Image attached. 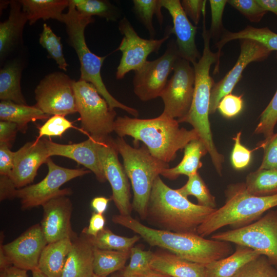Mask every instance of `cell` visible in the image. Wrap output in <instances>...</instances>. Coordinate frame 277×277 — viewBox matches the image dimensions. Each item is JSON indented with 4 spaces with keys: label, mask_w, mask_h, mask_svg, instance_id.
I'll return each mask as SVG.
<instances>
[{
    "label": "cell",
    "mask_w": 277,
    "mask_h": 277,
    "mask_svg": "<svg viewBox=\"0 0 277 277\" xmlns=\"http://www.w3.org/2000/svg\"><path fill=\"white\" fill-rule=\"evenodd\" d=\"M114 132L121 137L131 136L135 143L141 141L153 156L167 163L173 161L177 152L187 144L200 138L193 128H181L177 120L162 114L149 119L118 116L114 121Z\"/></svg>",
    "instance_id": "1"
},
{
    "label": "cell",
    "mask_w": 277,
    "mask_h": 277,
    "mask_svg": "<svg viewBox=\"0 0 277 277\" xmlns=\"http://www.w3.org/2000/svg\"><path fill=\"white\" fill-rule=\"evenodd\" d=\"M112 222L137 233L151 246L167 250L187 260L206 265L232 253L229 242L207 239L197 233L173 232L149 227L131 215L117 214Z\"/></svg>",
    "instance_id": "2"
},
{
    "label": "cell",
    "mask_w": 277,
    "mask_h": 277,
    "mask_svg": "<svg viewBox=\"0 0 277 277\" xmlns=\"http://www.w3.org/2000/svg\"><path fill=\"white\" fill-rule=\"evenodd\" d=\"M203 16L202 35L204 49L200 60L192 64L195 72L192 102L187 114L177 121L179 123L189 124L197 132L200 139L207 149L216 172L222 176L225 157L215 147L209 120L211 91L215 84L213 78L210 75V69L211 66L214 64V74L219 72L220 58L217 52H212L210 49L211 38L206 26V13H204Z\"/></svg>",
    "instance_id": "3"
},
{
    "label": "cell",
    "mask_w": 277,
    "mask_h": 277,
    "mask_svg": "<svg viewBox=\"0 0 277 277\" xmlns=\"http://www.w3.org/2000/svg\"><path fill=\"white\" fill-rule=\"evenodd\" d=\"M215 209L192 203L167 186L159 175L151 191L147 218L164 230L197 233L199 226Z\"/></svg>",
    "instance_id": "4"
},
{
    "label": "cell",
    "mask_w": 277,
    "mask_h": 277,
    "mask_svg": "<svg viewBox=\"0 0 277 277\" xmlns=\"http://www.w3.org/2000/svg\"><path fill=\"white\" fill-rule=\"evenodd\" d=\"M225 204L211 213L201 224L196 233L203 237L230 226L232 229L247 226L277 207V194L258 196L249 194L244 183L229 185L225 191Z\"/></svg>",
    "instance_id": "5"
},
{
    "label": "cell",
    "mask_w": 277,
    "mask_h": 277,
    "mask_svg": "<svg viewBox=\"0 0 277 277\" xmlns=\"http://www.w3.org/2000/svg\"><path fill=\"white\" fill-rule=\"evenodd\" d=\"M92 17L80 14L69 0L68 12L63 13V23L66 26L68 44L74 49L80 62V80L93 84L111 109L118 108L137 117L138 111L116 100L108 91L101 76V68L106 56H99L92 52L87 45L85 30L92 23Z\"/></svg>",
    "instance_id": "6"
},
{
    "label": "cell",
    "mask_w": 277,
    "mask_h": 277,
    "mask_svg": "<svg viewBox=\"0 0 277 277\" xmlns=\"http://www.w3.org/2000/svg\"><path fill=\"white\" fill-rule=\"evenodd\" d=\"M114 141L131 184L132 209L142 219H146L154 181L165 169L169 167V164L153 156L144 145L139 148L133 147L119 136Z\"/></svg>",
    "instance_id": "7"
},
{
    "label": "cell",
    "mask_w": 277,
    "mask_h": 277,
    "mask_svg": "<svg viewBox=\"0 0 277 277\" xmlns=\"http://www.w3.org/2000/svg\"><path fill=\"white\" fill-rule=\"evenodd\" d=\"M81 131L89 137L102 141L114 131L116 115L106 101L90 83L79 80L73 82Z\"/></svg>",
    "instance_id": "8"
},
{
    "label": "cell",
    "mask_w": 277,
    "mask_h": 277,
    "mask_svg": "<svg viewBox=\"0 0 277 277\" xmlns=\"http://www.w3.org/2000/svg\"><path fill=\"white\" fill-rule=\"evenodd\" d=\"M211 239L256 250L277 269V209L269 210L247 226L213 233Z\"/></svg>",
    "instance_id": "9"
},
{
    "label": "cell",
    "mask_w": 277,
    "mask_h": 277,
    "mask_svg": "<svg viewBox=\"0 0 277 277\" xmlns=\"http://www.w3.org/2000/svg\"><path fill=\"white\" fill-rule=\"evenodd\" d=\"M48 173L44 179L35 184L17 189L16 197L21 200V208L27 210L42 206L50 200L72 194L71 189H60L67 182L89 173L83 169H69L55 164L49 157L46 163Z\"/></svg>",
    "instance_id": "10"
},
{
    "label": "cell",
    "mask_w": 277,
    "mask_h": 277,
    "mask_svg": "<svg viewBox=\"0 0 277 277\" xmlns=\"http://www.w3.org/2000/svg\"><path fill=\"white\" fill-rule=\"evenodd\" d=\"M179 57L176 42L172 39L162 56L153 61H147L140 69L135 71L133 90L141 101L147 102L161 96Z\"/></svg>",
    "instance_id": "11"
},
{
    "label": "cell",
    "mask_w": 277,
    "mask_h": 277,
    "mask_svg": "<svg viewBox=\"0 0 277 277\" xmlns=\"http://www.w3.org/2000/svg\"><path fill=\"white\" fill-rule=\"evenodd\" d=\"M74 80L65 73L54 72L45 76L34 90L35 106L49 115L66 116L77 112Z\"/></svg>",
    "instance_id": "12"
},
{
    "label": "cell",
    "mask_w": 277,
    "mask_h": 277,
    "mask_svg": "<svg viewBox=\"0 0 277 277\" xmlns=\"http://www.w3.org/2000/svg\"><path fill=\"white\" fill-rule=\"evenodd\" d=\"M173 71L172 76L160 96L164 105L162 114L179 120L185 117L190 109L195 72L190 63L181 57L176 61Z\"/></svg>",
    "instance_id": "13"
},
{
    "label": "cell",
    "mask_w": 277,
    "mask_h": 277,
    "mask_svg": "<svg viewBox=\"0 0 277 277\" xmlns=\"http://www.w3.org/2000/svg\"><path fill=\"white\" fill-rule=\"evenodd\" d=\"M118 29L123 37L117 49L122 53L116 72L117 80L124 78L130 71L140 69L147 61L148 55L152 52L157 53L171 34L169 27H167L164 36L160 39L143 38L137 34L126 17L119 22Z\"/></svg>",
    "instance_id": "14"
},
{
    "label": "cell",
    "mask_w": 277,
    "mask_h": 277,
    "mask_svg": "<svg viewBox=\"0 0 277 277\" xmlns=\"http://www.w3.org/2000/svg\"><path fill=\"white\" fill-rule=\"evenodd\" d=\"M114 139L110 136L100 143L98 154L106 180L112 189V199L120 214L130 215L132 209L128 177L120 162Z\"/></svg>",
    "instance_id": "15"
},
{
    "label": "cell",
    "mask_w": 277,
    "mask_h": 277,
    "mask_svg": "<svg viewBox=\"0 0 277 277\" xmlns=\"http://www.w3.org/2000/svg\"><path fill=\"white\" fill-rule=\"evenodd\" d=\"M4 233H1V247L10 264L26 270L37 269L39 259L48 244L39 224L32 225L12 242L3 245Z\"/></svg>",
    "instance_id": "16"
},
{
    "label": "cell",
    "mask_w": 277,
    "mask_h": 277,
    "mask_svg": "<svg viewBox=\"0 0 277 277\" xmlns=\"http://www.w3.org/2000/svg\"><path fill=\"white\" fill-rule=\"evenodd\" d=\"M240 49V54L233 68L222 80L215 83L212 88L210 114L215 112L220 101L224 96L231 93L247 65L253 62L266 59L272 52L260 43L250 39H241Z\"/></svg>",
    "instance_id": "17"
},
{
    "label": "cell",
    "mask_w": 277,
    "mask_h": 277,
    "mask_svg": "<svg viewBox=\"0 0 277 277\" xmlns=\"http://www.w3.org/2000/svg\"><path fill=\"white\" fill-rule=\"evenodd\" d=\"M42 206L41 226L48 243L67 238L73 240L78 236L72 228V204L67 196L52 199Z\"/></svg>",
    "instance_id": "18"
},
{
    "label": "cell",
    "mask_w": 277,
    "mask_h": 277,
    "mask_svg": "<svg viewBox=\"0 0 277 277\" xmlns=\"http://www.w3.org/2000/svg\"><path fill=\"white\" fill-rule=\"evenodd\" d=\"M50 157L45 138L29 142L15 152L10 178L17 189L30 185L39 167Z\"/></svg>",
    "instance_id": "19"
},
{
    "label": "cell",
    "mask_w": 277,
    "mask_h": 277,
    "mask_svg": "<svg viewBox=\"0 0 277 277\" xmlns=\"http://www.w3.org/2000/svg\"><path fill=\"white\" fill-rule=\"evenodd\" d=\"M161 4L172 17L173 27H170V32L176 36L180 56L192 64L197 62L201 57L195 41L197 27L190 22L180 1L161 0Z\"/></svg>",
    "instance_id": "20"
},
{
    "label": "cell",
    "mask_w": 277,
    "mask_h": 277,
    "mask_svg": "<svg viewBox=\"0 0 277 277\" xmlns=\"http://www.w3.org/2000/svg\"><path fill=\"white\" fill-rule=\"evenodd\" d=\"M49 155L68 157L83 165L92 172L101 183L107 181L98 154L101 141L92 137L82 142L72 144H61L45 138Z\"/></svg>",
    "instance_id": "21"
},
{
    "label": "cell",
    "mask_w": 277,
    "mask_h": 277,
    "mask_svg": "<svg viewBox=\"0 0 277 277\" xmlns=\"http://www.w3.org/2000/svg\"><path fill=\"white\" fill-rule=\"evenodd\" d=\"M8 18L0 23V60L1 62L22 43L24 26L28 21L19 1L9 2Z\"/></svg>",
    "instance_id": "22"
},
{
    "label": "cell",
    "mask_w": 277,
    "mask_h": 277,
    "mask_svg": "<svg viewBox=\"0 0 277 277\" xmlns=\"http://www.w3.org/2000/svg\"><path fill=\"white\" fill-rule=\"evenodd\" d=\"M72 242L61 277H92L94 247L89 236L81 233Z\"/></svg>",
    "instance_id": "23"
},
{
    "label": "cell",
    "mask_w": 277,
    "mask_h": 277,
    "mask_svg": "<svg viewBox=\"0 0 277 277\" xmlns=\"http://www.w3.org/2000/svg\"><path fill=\"white\" fill-rule=\"evenodd\" d=\"M151 269L170 277H206L205 265L193 262L170 252L154 253Z\"/></svg>",
    "instance_id": "24"
},
{
    "label": "cell",
    "mask_w": 277,
    "mask_h": 277,
    "mask_svg": "<svg viewBox=\"0 0 277 277\" xmlns=\"http://www.w3.org/2000/svg\"><path fill=\"white\" fill-rule=\"evenodd\" d=\"M260 255L250 248L236 245L235 250L229 255L205 265L206 277H233L245 264Z\"/></svg>",
    "instance_id": "25"
},
{
    "label": "cell",
    "mask_w": 277,
    "mask_h": 277,
    "mask_svg": "<svg viewBox=\"0 0 277 277\" xmlns=\"http://www.w3.org/2000/svg\"><path fill=\"white\" fill-rule=\"evenodd\" d=\"M72 243L68 238L48 243L41 253L37 269L48 277H61Z\"/></svg>",
    "instance_id": "26"
},
{
    "label": "cell",
    "mask_w": 277,
    "mask_h": 277,
    "mask_svg": "<svg viewBox=\"0 0 277 277\" xmlns=\"http://www.w3.org/2000/svg\"><path fill=\"white\" fill-rule=\"evenodd\" d=\"M23 66L22 61L14 59L8 61L0 70L1 101L27 105L21 87Z\"/></svg>",
    "instance_id": "27"
},
{
    "label": "cell",
    "mask_w": 277,
    "mask_h": 277,
    "mask_svg": "<svg viewBox=\"0 0 277 277\" xmlns=\"http://www.w3.org/2000/svg\"><path fill=\"white\" fill-rule=\"evenodd\" d=\"M208 153L203 142L199 138L191 141L184 148V156L182 161L176 166L165 169L162 175L174 180L181 175L188 177L197 172L202 167L201 158Z\"/></svg>",
    "instance_id": "28"
},
{
    "label": "cell",
    "mask_w": 277,
    "mask_h": 277,
    "mask_svg": "<svg viewBox=\"0 0 277 277\" xmlns=\"http://www.w3.org/2000/svg\"><path fill=\"white\" fill-rule=\"evenodd\" d=\"M50 115L45 113L35 105L18 104L10 101H1L0 119L16 124L18 130L25 133L28 124L36 120L49 118Z\"/></svg>",
    "instance_id": "29"
},
{
    "label": "cell",
    "mask_w": 277,
    "mask_h": 277,
    "mask_svg": "<svg viewBox=\"0 0 277 277\" xmlns=\"http://www.w3.org/2000/svg\"><path fill=\"white\" fill-rule=\"evenodd\" d=\"M30 25L38 20L53 19L63 23V11L69 5V0H20Z\"/></svg>",
    "instance_id": "30"
},
{
    "label": "cell",
    "mask_w": 277,
    "mask_h": 277,
    "mask_svg": "<svg viewBox=\"0 0 277 277\" xmlns=\"http://www.w3.org/2000/svg\"><path fill=\"white\" fill-rule=\"evenodd\" d=\"M243 39L256 41L271 51H277V33L273 32L267 27L255 28L248 25L238 32H233L226 30L223 31L221 39L216 43L219 56L221 57V50L228 42Z\"/></svg>",
    "instance_id": "31"
},
{
    "label": "cell",
    "mask_w": 277,
    "mask_h": 277,
    "mask_svg": "<svg viewBox=\"0 0 277 277\" xmlns=\"http://www.w3.org/2000/svg\"><path fill=\"white\" fill-rule=\"evenodd\" d=\"M247 192L258 196L277 194V169H259L249 173L244 183Z\"/></svg>",
    "instance_id": "32"
},
{
    "label": "cell",
    "mask_w": 277,
    "mask_h": 277,
    "mask_svg": "<svg viewBox=\"0 0 277 277\" xmlns=\"http://www.w3.org/2000/svg\"><path fill=\"white\" fill-rule=\"evenodd\" d=\"M129 256L130 251L105 250L94 247V273L100 276L107 277L114 272L123 269Z\"/></svg>",
    "instance_id": "33"
},
{
    "label": "cell",
    "mask_w": 277,
    "mask_h": 277,
    "mask_svg": "<svg viewBox=\"0 0 277 277\" xmlns=\"http://www.w3.org/2000/svg\"><path fill=\"white\" fill-rule=\"evenodd\" d=\"M89 238L95 248L105 250L129 251L141 237L138 235H135L132 237L118 235L112 232L109 229L105 228L96 236H89Z\"/></svg>",
    "instance_id": "34"
},
{
    "label": "cell",
    "mask_w": 277,
    "mask_h": 277,
    "mask_svg": "<svg viewBox=\"0 0 277 277\" xmlns=\"http://www.w3.org/2000/svg\"><path fill=\"white\" fill-rule=\"evenodd\" d=\"M188 177L186 183L176 190L186 198L190 195L194 196L200 206L215 209V197L211 194L199 173L197 172Z\"/></svg>",
    "instance_id": "35"
},
{
    "label": "cell",
    "mask_w": 277,
    "mask_h": 277,
    "mask_svg": "<svg viewBox=\"0 0 277 277\" xmlns=\"http://www.w3.org/2000/svg\"><path fill=\"white\" fill-rule=\"evenodd\" d=\"M77 11L81 14L92 17L96 15L107 21H116L120 10L110 2L104 0H72Z\"/></svg>",
    "instance_id": "36"
},
{
    "label": "cell",
    "mask_w": 277,
    "mask_h": 277,
    "mask_svg": "<svg viewBox=\"0 0 277 277\" xmlns=\"http://www.w3.org/2000/svg\"><path fill=\"white\" fill-rule=\"evenodd\" d=\"M132 3L134 13L148 31L150 39H154L155 31L152 24L153 15H156L161 26L164 21L161 0H133Z\"/></svg>",
    "instance_id": "37"
},
{
    "label": "cell",
    "mask_w": 277,
    "mask_h": 277,
    "mask_svg": "<svg viewBox=\"0 0 277 277\" xmlns=\"http://www.w3.org/2000/svg\"><path fill=\"white\" fill-rule=\"evenodd\" d=\"M39 43L46 50L49 56L56 62L58 68L66 71L68 64L63 54L61 38L57 36L50 26L45 23L39 35Z\"/></svg>",
    "instance_id": "38"
},
{
    "label": "cell",
    "mask_w": 277,
    "mask_h": 277,
    "mask_svg": "<svg viewBox=\"0 0 277 277\" xmlns=\"http://www.w3.org/2000/svg\"><path fill=\"white\" fill-rule=\"evenodd\" d=\"M153 254L150 250L133 246L130 250V262L125 267L122 275L142 276L152 271L150 264Z\"/></svg>",
    "instance_id": "39"
},
{
    "label": "cell",
    "mask_w": 277,
    "mask_h": 277,
    "mask_svg": "<svg viewBox=\"0 0 277 277\" xmlns=\"http://www.w3.org/2000/svg\"><path fill=\"white\" fill-rule=\"evenodd\" d=\"M233 277H277V269L260 255L245 264Z\"/></svg>",
    "instance_id": "40"
},
{
    "label": "cell",
    "mask_w": 277,
    "mask_h": 277,
    "mask_svg": "<svg viewBox=\"0 0 277 277\" xmlns=\"http://www.w3.org/2000/svg\"><path fill=\"white\" fill-rule=\"evenodd\" d=\"M277 56V53H276ZM277 123V90L272 98L260 116V121L254 133L267 138L274 133Z\"/></svg>",
    "instance_id": "41"
},
{
    "label": "cell",
    "mask_w": 277,
    "mask_h": 277,
    "mask_svg": "<svg viewBox=\"0 0 277 277\" xmlns=\"http://www.w3.org/2000/svg\"><path fill=\"white\" fill-rule=\"evenodd\" d=\"M227 3L253 23L260 22L267 12L256 0H228Z\"/></svg>",
    "instance_id": "42"
},
{
    "label": "cell",
    "mask_w": 277,
    "mask_h": 277,
    "mask_svg": "<svg viewBox=\"0 0 277 277\" xmlns=\"http://www.w3.org/2000/svg\"><path fill=\"white\" fill-rule=\"evenodd\" d=\"M73 127L72 123L64 116L54 115L38 128L36 138L41 139L43 136H61L65 131Z\"/></svg>",
    "instance_id": "43"
},
{
    "label": "cell",
    "mask_w": 277,
    "mask_h": 277,
    "mask_svg": "<svg viewBox=\"0 0 277 277\" xmlns=\"http://www.w3.org/2000/svg\"><path fill=\"white\" fill-rule=\"evenodd\" d=\"M262 148L263 156L259 169H277V132L259 142L255 150Z\"/></svg>",
    "instance_id": "44"
},
{
    "label": "cell",
    "mask_w": 277,
    "mask_h": 277,
    "mask_svg": "<svg viewBox=\"0 0 277 277\" xmlns=\"http://www.w3.org/2000/svg\"><path fill=\"white\" fill-rule=\"evenodd\" d=\"M241 135L242 131H239L233 137L234 144L231 153L230 161L233 167L236 170L243 169L249 165L253 151L241 143Z\"/></svg>",
    "instance_id": "45"
},
{
    "label": "cell",
    "mask_w": 277,
    "mask_h": 277,
    "mask_svg": "<svg viewBox=\"0 0 277 277\" xmlns=\"http://www.w3.org/2000/svg\"><path fill=\"white\" fill-rule=\"evenodd\" d=\"M244 106L242 95L232 93L224 96L220 101L217 109L226 118H232L241 112Z\"/></svg>",
    "instance_id": "46"
},
{
    "label": "cell",
    "mask_w": 277,
    "mask_h": 277,
    "mask_svg": "<svg viewBox=\"0 0 277 277\" xmlns=\"http://www.w3.org/2000/svg\"><path fill=\"white\" fill-rule=\"evenodd\" d=\"M211 8V23L209 30L210 38L216 37L225 30L223 26V14L227 1L210 0Z\"/></svg>",
    "instance_id": "47"
},
{
    "label": "cell",
    "mask_w": 277,
    "mask_h": 277,
    "mask_svg": "<svg viewBox=\"0 0 277 277\" xmlns=\"http://www.w3.org/2000/svg\"><path fill=\"white\" fill-rule=\"evenodd\" d=\"M206 2L203 0H182L181 4L187 17L196 25L200 20L203 11L206 9Z\"/></svg>",
    "instance_id": "48"
},
{
    "label": "cell",
    "mask_w": 277,
    "mask_h": 277,
    "mask_svg": "<svg viewBox=\"0 0 277 277\" xmlns=\"http://www.w3.org/2000/svg\"><path fill=\"white\" fill-rule=\"evenodd\" d=\"M19 131L16 124L6 121L0 122V145H5L11 148Z\"/></svg>",
    "instance_id": "49"
},
{
    "label": "cell",
    "mask_w": 277,
    "mask_h": 277,
    "mask_svg": "<svg viewBox=\"0 0 277 277\" xmlns=\"http://www.w3.org/2000/svg\"><path fill=\"white\" fill-rule=\"evenodd\" d=\"M15 152L5 145H0V175L10 176Z\"/></svg>",
    "instance_id": "50"
},
{
    "label": "cell",
    "mask_w": 277,
    "mask_h": 277,
    "mask_svg": "<svg viewBox=\"0 0 277 277\" xmlns=\"http://www.w3.org/2000/svg\"><path fill=\"white\" fill-rule=\"evenodd\" d=\"M106 219L103 214L93 212L90 217L88 226L84 228L82 233L95 237L105 228Z\"/></svg>",
    "instance_id": "51"
},
{
    "label": "cell",
    "mask_w": 277,
    "mask_h": 277,
    "mask_svg": "<svg viewBox=\"0 0 277 277\" xmlns=\"http://www.w3.org/2000/svg\"><path fill=\"white\" fill-rule=\"evenodd\" d=\"M10 176L0 175V200L16 198L17 190Z\"/></svg>",
    "instance_id": "52"
},
{
    "label": "cell",
    "mask_w": 277,
    "mask_h": 277,
    "mask_svg": "<svg viewBox=\"0 0 277 277\" xmlns=\"http://www.w3.org/2000/svg\"><path fill=\"white\" fill-rule=\"evenodd\" d=\"M27 271L10 265L0 270V277H28Z\"/></svg>",
    "instance_id": "53"
},
{
    "label": "cell",
    "mask_w": 277,
    "mask_h": 277,
    "mask_svg": "<svg viewBox=\"0 0 277 277\" xmlns=\"http://www.w3.org/2000/svg\"><path fill=\"white\" fill-rule=\"evenodd\" d=\"M112 199L104 196H96L91 202V206L94 212L103 214L106 210L110 201Z\"/></svg>",
    "instance_id": "54"
},
{
    "label": "cell",
    "mask_w": 277,
    "mask_h": 277,
    "mask_svg": "<svg viewBox=\"0 0 277 277\" xmlns=\"http://www.w3.org/2000/svg\"><path fill=\"white\" fill-rule=\"evenodd\" d=\"M256 1L266 11H270L277 16V0H256Z\"/></svg>",
    "instance_id": "55"
},
{
    "label": "cell",
    "mask_w": 277,
    "mask_h": 277,
    "mask_svg": "<svg viewBox=\"0 0 277 277\" xmlns=\"http://www.w3.org/2000/svg\"><path fill=\"white\" fill-rule=\"evenodd\" d=\"M140 277H170L167 275L152 270L151 272L140 276Z\"/></svg>",
    "instance_id": "56"
},
{
    "label": "cell",
    "mask_w": 277,
    "mask_h": 277,
    "mask_svg": "<svg viewBox=\"0 0 277 277\" xmlns=\"http://www.w3.org/2000/svg\"><path fill=\"white\" fill-rule=\"evenodd\" d=\"M32 277H48L46 275L44 274L38 269H36L32 271Z\"/></svg>",
    "instance_id": "57"
},
{
    "label": "cell",
    "mask_w": 277,
    "mask_h": 277,
    "mask_svg": "<svg viewBox=\"0 0 277 277\" xmlns=\"http://www.w3.org/2000/svg\"><path fill=\"white\" fill-rule=\"evenodd\" d=\"M122 277H140V276L138 275H127V276H123Z\"/></svg>",
    "instance_id": "58"
},
{
    "label": "cell",
    "mask_w": 277,
    "mask_h": 277,
    "mask_svg": "<svg viewBox=\"0 0 277 277\" xmlns=\"http://www.w3.org/2000/svg\"><path fill=\"white\" fill-rule=\"evenodd\" d=\"M122 274L121 275V276H112V277H122ZM92 277H102V276H98V275H97L95 274H94L93 276Z\"/></svg>",
    "instance_id": "59"
}]
</instances>
